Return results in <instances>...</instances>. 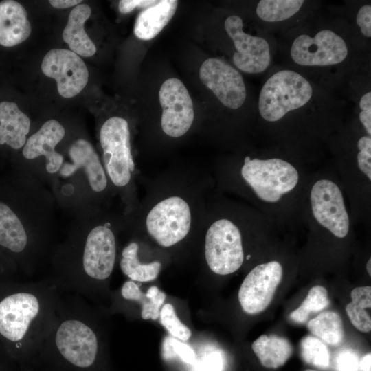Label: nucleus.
<instances>
[{
    "instance_id": "nucleus-1",
    "label": "nucleus",
    "mask_w": 371,
    "mask_h": 371,
    "mask_svg": "<svg viewBox=\"0 0 371 371\" xmlns=\"http://www.w3.org/2000/svg\"><path fill=\"white\" fill-rule=\"evenodd\" d=\"M142 183L145 195L130 218L137 232L165 249L201 234L211 186L203 168L171 166Z\"/></svg>"
},
{
    "instance_id": "nucleus-2",
    "label": "nucleus",
    "mask_w": 371,
    "mask_h": 371,
    "mask_svg": "<svg viewBox=\"0 0 371 371\" xmlns=\"http://www.w3.org/2000/svg\"><path fill=\"white\" fill-rule=\"evenodd\" d=\"M62 293L52 278L33 282L0 279V346L13 361L36 359Z\"/></svg>"
},
{
    "instance_id": "nucleus-3",
    "label": "nucleus",
    "mask_w": 371,
    "mask_h": 371,
    "mask_svg": "<svg viewBox=\"0 0 371 371\" xmlns=\"http://www.w3.org/2000/svg\"><path fill=\"white\" fill-rule=\"evenodd\" d=\"M100 315L78 295L63 293L54 322L36 358L48 371H93L103 347Z\"/></svg>"
},
{
    "instance_id": "nucleus-4",
    "label": "nucleus",
    "mask_w": 371,
    "mask_h": 371,
    "mask_svg": "<svg viewBox=\"0 0 371 371\" xmlns=\"http://www.w3.org/2000/svg\"><path fill=\"white\" fill-rule=\"evenodd\" d=\"M126 221L107 217L60 249L54 258L52 279L62 293L87 300L98 297L115 264L117 226Z\"/></svg>"
},
{
    "instance_id": "nucleus-5",
    "label": "nucleus",
    "mask_w": 371,
    "mask_h": 371,
    "mask_svg": "<svg viewBox=\"0 0 371 371\" xmlns=\"http://www.w3.org/2000/svg\"><path fill=\"white\" fill-rule=\"evenodd\" d=\"M102 164L109 181L125 204L129 218L135 214L140 201L136 186L137 168L132 153L131 129L128 121L121 117L107 119L100 130Z\"/></svg>"
},
{
    "instance_id": "nucleus-6",
    "label": "nucleus",
    "mask_w": 371,
    "mask_h": 371,
    "mask_svg": "<svg viewBox=\"0 0 371 371\" xmlns=\"http://www.w3.org/2000/svg\"><path fill=\"white\" fill-rule=\"evenodd\" d=\"M201 234L204 238L205 260L212 272L228 275L242 266L245 256L241 229L230 217L216 215L209 199Z\"/></svg>"
},
{
    "instance_id": "nucleus-7",
    "label": "nucleus",
    "mask_w": 371,
    "mask_h": 371,
    "mask_svg": "<svg viewBox=\"0 0 371 371\" xmlns=\"http://www.w3.org/2000/svg\"><path fill=\"white\" fill-rule=\"evenodd\" d=\"M312 95V85L302 75L290 69L280 70L264 83L258 111L265 120L277 122L289 112L305 106Z\"/></svg>"
},
{
    "instance_id": "nucleus-8",
    "label": "nucleus",
    "mask_w": 371,
    "mask_h": 371,
    "mask_svg": "<svg viewBox=\"0 0 371 371\" xmlns=\"http://www.w3.org/2000/svg\"><path fill=\"white\" fill-rule=\"evenodd\" d=\"M240 181L261 200L275 203L294 189L298 172L288 161L278 158L251 159L245 156L238 169Z\"/></svg>"
},
{
    "instance_id": "nucleus-9",
    "label": "nucleus",
    "mask_w": 371,
    "mask_h": 371,
    "mask_svg": "<svg viewBox=\"0 0 371 371\" xmlns=\"http://www.w3.org/2000/svg\"><path fill=\"white\" fill-rule=\"evenodd\" d=\"M159 99L162 109L159 127L163 136L179 139L192 128L195 116L192 98L178 78H170L161 85Z\"/></svg>"
},
{
    "instance_id": "nucleus-10",
    "label": "nucleus",
    "mask_w": 371,
    "mask_h": 371,
    "mask_svg": "<svg viewBox=\"0 0 371 371\" xmlns=\"http://www.w3.org/2000/svg\"><path fill=\"white\" fill-rule=\"evenodd\" d=\"M348 54L345 40L334 31L324 29L313 36L302 34L291 46L293 61L303 67H328L344 62Z\"/></svg>"
},
{
    "instance_id": "nucleus-11",
    "label": "nucleus",
    "mask_w": 371,
    "mask_h": 371,
    "mask_svg": "<svg viewBox=\"0 0 371 371\" xmlns=\"http://www.w3.org/2000/svg\"><path fill=\"white\" fill-rule=\"evenodd\" d=\"M38 248L16 214L0 201V249L30 275Z\"/></svg>"
},
{
    "instance_id": "nucleus-12",
    "label": "nucleus",
    "mask_w": 371,
    "mask_h": 371,
    "mask_svg": "<svg viewBox=\"0 0 371 371\" xmlns=\"http://www.w3.org/2000/svg\"><path fill=\"white\" fill-rule=\"evenodd\" d=\"M224 27L236 49L232 58L235 66L247 74L265 71L271 63V49L268 41L261 36L245 32L243 19L237 15L228 16L225 21Z\"/></svg>"
},
{
    "instance_id": "nucleus-13",
    "label": "nucleus",
    "mask_w": 371,
    "mask_h": 371,
    "mask_svg": "<svg viewBox=\"0 0 371 371\" xmlns=\"http://www.w3.org/2000/svg\"><path fill=\"white\" fill-rule=\"evenodd\" d=\"M41 70L55 79L59 94L65 98L78 95L87 85L89 71L82 59L71 50L53 49L45 56Z\"/></svg>"
},
{
    "instance_id": "nucleus-14",
    "label": "nucleus",
    "mask_w": 371,
    "mask_h": 371,
    "mask_svg": "<svg viewBox=\"0 0 371 371\" xmlns=\"http://www.w3.org/2000/svg\"><path fill=\"white\" fill-rule=\"evenodd\" d=\"M199 78L225 106L235 110L244 104L245 84L240 73L231 65L217 58H207L200 67Z\"/></svg>"
},
{
    "instance_id": "nucleus-15",
    "label": "nucleus",
    "mask_w": 371,
    "mask_h": 371,
    "mask_svg": "<svg viewBox=\"0 0 371 371\" xmlns=\"http://www.w3.org/2000/svg\"><path fill=\"white\" fill-rule=\"evenodd\" d=\"M282 267L271 261L257 265L244 279L238 291V300L247 314H258L266 309L281 282Z\"/></svg>"
},
{
    "instance_id": "nucleus-16",
    "label": "nucleus",
    "mask_w": 371,
    "mask_h": 371,
    "mask_svg": "<svg viewBox=\"0 0 371 371\" xmlns=\"http://www.w3.org/2000/svg\"><path fill=\"white\" fill-rule=\"evenodd\" d=\"M313 214L317 221L334 236L344 238L349 229V218L339 188L328 179L315 183L311 192Z\"/></svg>"
},
{
    "instance_id": "nucleus-17",
    "label": "nucleus",
    "mask_w": 371,
    "mask_h": 371,
    "mask_svg": "<svg viewBox=\"0 0 371 371\" xmlns=\"http://www.w3.org/2000/svg\"><path fill=\"white\" fill-rule=\"evenodd\" d=\"M71 163L63 164L60 174L67 177L82 169L91 190L104 197L114 190L106 175L103 164L92 144L85 139H78L69 149Z\"/></svg>"
},
{
    "instance_id": "nucleus-18",
    "label": "nucleus",
    "mask_w": 371,
    "mask_h": 371,
    "mask_svg": "<svg viewBox=\"0 0 371 371\" xmlns=\"http://www.w3.org/2000/svg\"><path fill=\"white\" fill-rule=\"evenodd\" d=\"M65 133V128L59 122L53 119L46 121L27 139L23 147V157L33 159L45 156L46 170L50 174L57 172L63 164V156L56 151L55 147L63 139Z\"/></svg>"
},
{
    "instance_id": "nucleus-19",
    "label": "nucleus",
    "mask_w": 371,
    "mask_h": 371,
    "mask_svg": "<svg viewBox=\"0 0 371 371\" xmlns=\"http://www.w3.org/2000/svg\"><path fill=\"white\" fill-rule=\"evenodd\" d=\"M31 25L25 8L14 0L0 2V45L13 47L28 38Z\"/></svg>"
},
{
    "instance_id": "nucleus-20",
    "label": "nucleus",
    "mask_w": 371,
    "mask_h": 371,
    "mask_svg": "<svg viewBox=\"0 0 371 371\" xmlns=\"http://www.w3.org/2000/svg\"><path fill=\"white\" fill-rule=\"evenodd\" d=\"M30 129V118L13 102H0V145L23 148Z\"/></svg>"
},
{
    "instance_id": "nucleus-21",
    "label": "nucleus",
    "mask_w": 371,
    "mask_h": 371,
    "mask_svg": "<svg viewBox=\"0 0 371 371\" xmlns=\"http://www.w3.org/2000/svg\"><path fill=\"white\" fill-rule=\"evenodd\" d=\"M91 13L87 4H79L71 11L63 38L71 52L84 57H91L96 52V47L85 30V23Z\"/></svg>"
},
{
    "instance_id": "nucleus-22",
    "label": "nucleus",
    "mask_w": 371,
    "mask_h": 371,
    "mask_svg": "<svg viewBox=\"0 0 371 371\" xmlns=\"http://www.w3.org/2000/svg\"><path fill=\"white\" fill-rule=\"evenodd\" d=\"M177 5V0H162L145 8L136 19L135 35L144 41L155 38L172 18Z\"/></svg>"
},
{
    "instance_id": "nucleus-23",
    "label": "nucleus",
    "mask_w": 371,
    "mask_h": 371,
    "mask_svg": "<svg viewBox=\"0 0 371 371\" xmlns=\"http://www.w3.org/2000/svg\"><path fill=\"white\" fill-rule=\"evenodd\" d=\"M251 348L263 366L273 369L283 366L293 351L287 339L276 335H262L253 342Z\"/></svg>"
},
{
    "instance_id": "nucleus-24",
    "label": "nucleus",
    "mask_w": 371,
    "mask_h": 371,
    "mask_svg": "<svg viewBox=\"0 0 371 371\" xmlns=\"http://www.w3.org/2000/svg\"><path fill=\"white\" fill-rule=\"evenodd\" d=\"M138 240L129 242L122 249L120 266L122 273L132 281L149 282L156 279L161 269V262L155 260L142 264L137 256Z\"/></svg>"
},
{
    "instance_id": "nucleus-25",
    "label": "nucleus",
    "mask_w": 371,
    "mask_h": 371,
    "mask_svg": "<svg viewBox=\"0 0 371 371\" xmlns=\"http://www.w3.org/2000/svg\"><path fill=\"white\" fill-rule=\"evenodd\" d=\"M120 295L125 300L139 303L142 306V318L153 320L159 317L160 307L166 299V294L156 286H150L147 293H144L139 286L132 280L126 281L123 284Z\"/></svg>"
},
{
    "instance_id": "nucleus-26",
    "label": "nucleus",
    "mask_w": 371,
    "mask_h": 371,
    "mask_svg": "<svg viewBox=\"0 0 371 371\" xmlns=\"http://www.w3.org/2000/svg\"><path fill=\"white\" fill-rule=\"evenodd\" d=\"M307 327L312 334L329 345L338 346L344 340L342 320L335 312L319 313L308 322Z\"/></svg>"
},
{
    "instance_id": "nucleus-27",
    "label": "nucleus",
    "mask_w": 371,
    "mask_h": 371,
    "mask_svg": "<svg viewBox=\"0 0 371 371\" xmlns=\"http://www.w3.org/2000/svg\"><path fill=\"white\" fill-rule=\"evenodd\" d=\"M304 1L302 0H261L256 7V14L262 21L269 23L289 19L296 14Z\"/></svg>"
},
{
    "instance_id": "nucleus-28",
    "label": "nucleus",
    "mask_w": 371,
    "mask_h": 371,
    "mask_svg": "<svg viewBox=\"0 0 371 371\" xmlns=\"http://www.w3.org/2000/svg\"><path fill=\"white\" fill-rule=\"evenodd\" d=\"M329 304L327 290L320 285L314 286L301 305L290 313L289 317L295 323H304L311 314L326 308Z\"/></svg>"
},
{
    "instance_id": "nucleus-29",
    "label": "nucleus",
    "mask_w": 371,
    "mask_h": 371,
    "mask_svg": "<svg viewBox=\"0 0 371 371\" xmlns=\"http://www.w3.org/2000/svg\"><path fill=\"white\" fill-rule=\"evenodd\" d=\"M300 351L303 360L307 363L321 368L329 366L330 353L326 346L318 338L304 337L300 342Z\"/></svg>"
},
{
    "instance_id": "nucleus-30",
    "label": "nucleus",
    "mask_w": 371,
    "mask_h": 371,
    "mask_svg": "<svg viewBox=\"0 0 371 371\" xmlns=\"http://www.w3.org/2000/svg\"><path fill=\"white\" fill-rule=\"evenodd\" d=\"M159 317L161 325L172 337L181 341H188L191 337L190 330L179 320L171 304L164 305Z\"/></svg>"
},
{
    "instance_id": "nucleus-31",
    "label": "nucleus",
    "mask_w": 371,
    "mask_h": 371,
    "mask_svg": "<svg viewBox=\"0 0 371 371\" xmlns=\"http://www.w3.org/2000/svg\"><path fill=\"white\" fill-rule=\"evenodd\" d=\"M162 352L165 359H170L177 355L189 364L194 363L196 359L195 353L190 346L170 336L164 339Z\"/></svg>"
},
{
    "instance_id": "nucleus-32",
    "label": "nucleus",
    "mask_w": 371,
    "mask_h": 371,
    "mask_svg": "<svg viewBox=\"0 0 371 371\" xmlns=\"http://www.w3.org/2000/svg\"><path fill=\"white\" fill-rule=\"evenodd\" d=\"M346 311L350 322L357 330L363 333L370 331L371 319L365 308L351 302L347 304Z\"/></svg>"
},
{
    "instance_id": "nucleus-33",
    "label": "nucleus",
    "mask_w": 371,
    "mask_h": 371,
    "mask_svg": "<svg viewBox=\"0 0 371 371\" xmlns=\"http://www.w3.org/2000/svg\"><path fill=\"white\" fill-rule=\"evenodd\" d=\"M359 153L357 164L359 168L369 180L371 179V138L370 136H363L357 142Z\"/></svg>"
},
{
    "instance_id": "nucleus-34",
    "label": "nucleus",
    "mask_w": 371,
    "mask_h": 371,
    "mask_svg": "<svg viewBox=\"0 0 371 371\" xmlns=\"http://www.w3.org/2000/svg\"><path fill=\"white\" fill-rule=\"evenodd\" d=\"M337 371H359V361L357 354L352 350H343L335 359Z\"/></svg>"
},
{
    "instance_id": "nucleus-35",
    "label": "nucleus",
    "mask_w": 371,
    "mask_h": 371,
    "mask_svg": "<svg viewBox=\"0 0 371 371\" xmlns=\"http://www.w3.org/2000/svg\"><path fill=\"white\" fill-rule=\"evenodd\" d=\"M361 111L359 115V120L367 133L371 135V92L363 94L359 100Z\"/></svg>"
},
{
    "instance_id": "nucleus-36",
    "label": "nucleus",
    "mask_w": 371,
    "mask_h": 371,
    "mask_svg": "<svg viewBox=\"0 0 371 371\" xmlns=\"http://www.w3.org/2000/svg\"><path fill=\"white\" fill-rule=\"evenodd\" d=\"M356 22L360 28L361 34L367 37H371V5H363L357 12Z\"/></svg>"
},
{
    "instance_id": "nucleus-37",
    "label": "nucleus",
    "mask_w": 371,
    "mask_h": 371,
    "mask_svg": "<svg viewBox=\"0 0 371 371\" xmlns=\"http://www.w3.org/2000/svg\"><path fill=\"white\" fill-rule=\"evenodd\" d=\"M352 302L363 308L371 306V287L369 286H360L351 291Z\"/></svg>"
},
{
    "instance_id": "nucleus-38",
    "label": "nucleus",
    "mask_w": 371,
    "mask_h": 371,
    "mask_svg": "<svg viewBox=\"0 0 371 371\" xmlns=\"http://www.w3.org/2000/svg\"><path fill=\"white\" fill-rule=\"evenodd\" d=\"M158 1L154 0H121L118 8L121 13L127 14L137 8H147L157 3Z\"/></svg>"
},
{
    "instance_id": "nucleus-39",
    "label": "nucleus",
    "mask_w": 371,
    "mask_h": 371,
    "mask_svg": "<svg viewBox=\"0 0 371 371\" xmlns=\"http://www.w3.org/2000/svg\"><path fill=\"white\" fill-rule=\"evenodd\" d=\"M16 264L0 249V279L14 278Z\"/></svg>"
},
{
    "instance_id": "nucleus-40",
    "label": "nucleus",
    "mask_w": 371,
    "mask_h": 371,
    "mask_svg": "<svg viewBox=\"0 0 371 371\" xmlns=\"http://www.w3.org/2000/svg\"><path fill=\"white\" fill-rule=\"evenodd\" d=\"M223 359L218 351L213 352L207 356L201 366L202 371H221Z\"/></svg>"
},
{
    "instance_id": "nucleus-41",
    "label": "nucleus",
    "mask_w": 371,
    "mask_h": 371,
    "mask_svg": "<svg viewBox=\"0 0 371 371\" xmlns=\"http://www.w3.org/2000/svg\"><path fill=\"white\" fill-rule=\"evenodd\" d=\"M49 3L55 8L62 9L78 5L81 0H51Z\"/></svg>"
},
{
    "instance_id": "nucleus-42",
    "label": "nucleus",
    "mask_w": 371,
    "mask_h": 371,
    "mask_svg": "<svg viewBox=\"0 0 371 371\" xmlns=\"http://www.w3.org/2000/svg\"><path fill=\"white\" fill-rule=\"evenodd\" d=\"M10 362L13 361L0 346V371H11Z\"/></svg>"
},
{
    "instance_id": "nucleus-43",
    "label": "nucleus",
    "mask_w": 371,
    "mask_h": 371,
    "mask_svg": "<svg viewBox=\"0 0 371 371\" xmlns=\"http://www.w3.org/2000/svg\"><path fill=\"white\" fill-rule=\"evenodd\" d=\"M371 354L366 355L359 361V368L363 371H370Z\"/></svg>"
},
{
    "instance_id": "nucleus-44",
    "label": "nucleus",
    "mask_w": 371,
    "mask_h": 371,
    "mask_svg": "<svg viewBox=\"0 0 371 371\" xmlns=\"http://www.w3.org/2000/svg\"><path fill=\"white\" fill-rule=\"evenodd\" d=\"M366 269L369 275L371 276V259L370 258L367 262Z\"/></svg>"
},
{
    "instance_id": "nucleus-45",
    "label": "nucleus",
    "mask_w": 371,
    "mask_h": 371,
    "mask_svg": "<svg viewBox=\"0 0 371 371\" xmlns=\"http://www.w3.org/2000/svg\"><path fill=\"white\" fill-rule=\"evenodd\" d=\"M304 371H317V370H312V369H306Z\"/></svg>"
}]
</instances>
